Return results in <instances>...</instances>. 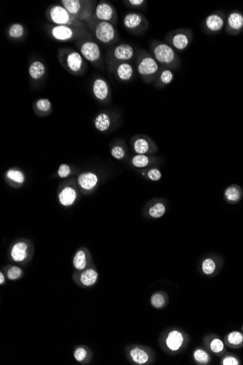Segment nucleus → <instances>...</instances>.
<instances>
[{
    "mask_svg": "<svg viewBox=\"0 0 243 365\" xmlns=\"http://www.w3.org/2000/svg\"><path fill=\"white\" fill-rule=\"evenodd\" d=\"M184 342L182 334L178 331H172L166 339V344L171 351H177L180 349Z\"/></svg>",
    "mask_w": 243,
    "mask_h": 365,
    "instance_id": "obj_25",
    "label": "nucleus"
},
{
    "mask_svg": "<svg viewBox=\"0 0 243 365\" xmlns=\"http://www.w3.org/2000/svg\"><path fill=\"white\" fill-rule=\"evenodd\" d=\"M131 149L133 153L138 155H150L158 151L156 143L146 135L138 134L133 136L131 140Z\"/></svg>",
    "mask_w": 243,
    "mask_h": 365,
    "instance_id": "obj_13",
    "label": "nucleus"
},
{
    "mask_svg": "<svg viewBox=\"0 0 243 365\" xmlns=\"http://www.w3.org/2000/svg\"><path fill=\"white\" fill-rule=\"evenodd\" d=\"M96 21L108 22L116 26L118 22L115 7L106 1H101L96 7L94 17Z\"/></svg>",
    "mask_w": 243,
    "mask_h": 365,
    "instance_id": "obj_14",
    "label": "nucleus"
},
{
    "mask_svg": "<svg viewBox=\"0 0 243 365\" xmlns=\"http://www.w3.org/2000/svg\"><path fill=\"white\" fill-rule=\"evenodd\" d=\"M113 124L112 118L106 113H101L96 116L94 125L98 131L105 132L110 129Z\"/></svg>",
    "mask_w": 243,
    "mask_h": 365,
    "instance_id": "obj_23",
    "label": "nucleus"
},
{
    "mask_svg": "<svg viewBox=\"0 0 243 365\" xmlns=\"http://www.w3.org/2000/svg\"><path fill=\"white\" fill-rule=\"evenodd\" d=\"M242 32L243 13L239 10H233L227 16L225 32L230 36H237Z\"/></svg>",
    "mask_w": 243,
    "mask_h": 365,
    "instance_id": "obj_15",
    "label": "nucleus"
},
{
    "mask_svg": "<svg viewBox=\"0 0 243 365\" xmlns=\"http://www.w3.org/2000/svg\"><path fill=\"white\" fill-rule=\"evenodd\" d=\"M210 348L212 352L216 353V354H220L224 351L225 346H224V342L222 340L214 339L210 342Z\"/></svg>",
    "mask_w": 243,
    "mask_h": 365,
    "instance_id": "obj_39",
    "label": "nucleus"
},
{
    "mask_svg": "<svg viewBox=\"0 0 243 365\" xmlns=\"http://www.w3.org/2000/svg\"><path fill=\"white\" fill-rule=\"evenodd\" d=\"M74 358L78 361H82L87 356V351L83 348H78L74 354Z\"/></svg>",
    "mask_w": 243,
    "mask_h": 365,
    "instance_id": "obj_45",
    "label": "nucleus"
},
{
    "mask_svg": "<svg viewBox=\"0 0 243 365\" xmlns=\"http://www.w3.org/2000/svg\"><path fill=\"white\" fill-rule=\"evenodd\" d=\"M128 149L123 142L119 141L114 144L111 149V155L115 160H124L128 157Z\"/></svg>",
    "mask_w": 243,
    "mask_h": 365,
    "instance_id": "obj_27",
    "label": "nucleus"
},
{
    "mask_svg": "<svg viewBox=\"0 0 243 365\" xmlns=\"http://www.w3.org/2000/svg\"><path fill=\"white\" fill-rule=\"evenodd\" d=\"M131 356L135 362L139 364H145L147 362L148 359L147 354L142 349H138V348H136L131 351Z\"/></svg>",
    "mask_w": 243,
    "mask_h": 365,
    "instance_id": "obj_32",
    "label": "nucleus"
},
{
    "mask_svg": "<svg viewBox=\"0 0 243 365\" xmlns=\"http://www.w3.org/2000/svg\"><path fill=\"white\" fill-rule=\"evenodd\" d=\"M7 177L13 182L18 184H23L25 181V176L23 172L19 170H11L8 171L6 174Z\"/></svg>",
    "mask_w": 243,
    "mask_h": 365,
    "instance_id": "obj_36",
    "label": "nucleus"
},
{
    "mask_svg": "<svg viewBox=\"0 0 243 365\" xmlns=\"http://www.w3.org/2000/svg\"><path fill=\"white\" fill-rule=\"evenodd\" d=\"M136 69L140 77L145 83L154 84L163 68L151 53L141 50L136 57Z\"/></svg>",
    "mask_w": 243,
    "mask_h": 365,
    "instance_id": "obj_2",
    "label": "nucleus"
},
{
    "mask_svg": "<svg viewBox=\"0 0 243 365\" xmlns=\"http://www.w3.org/2000/svg\"><path fill=\"white\" fill-rule=\"evenodd\" d=\"M22 274V270L18 267L13 266L10 268L8 272V277L9 279L15 280L19 278Z\"/></svg>",
    "mask_w": 243,
    "mask_h": 365,
    "instance_id": "obj_42",
    "label": "nucleus"
},
{
    "mask_svg": "<svg viewBox=\"0 0 243 365\" xmlns=\"http://www.w3.org/2000/svg\"><path fill=\"white\" fill-rule=\"evenodd\" d=\"M194 357H195L197 362L202 363V364H206V363L208 362L209 359H210V356H209L208 354L203 350L201 349L195 351Z\"/></svg>",
    "mask_w": 243,
    "mask_h": 365,
    "instance_id": "obj_40",
    "label": "nucleus"
},
{
    "mask_svg": "<svg viewBox=\"0 0 243 365\" xmlns=\"http://www.w3.org/2000/svg\"><path fill=\"white\" fill-rule=\"evenodd\" d=\"M159 158L150 155H133L130 160V163L136 169H147L157 164Z\"/></svg>",
    "mask_w": 243,
    "mask_h": 365,
    "instance_id": "obj_18",
    "label": "nucleus"
},
{
    "mask_svg": "<svg viewBox=\"0 0 243 365\" xmlns=\"http://www.w3.org/2000/svg\"><path fill=\"white\" fill-rule=\"evenodd\" d=\"M166 212V207L162 201H157L148 209V215L155 219L163 217Z\"/></svg>",
    "mask_w": 243,
    "mask_h": 365,
    "instance_id": "obj_29",
    "label": "nucleus"
},
{
    "mask_svg": "<svg viewBox=\"0 0 243 365\" xmlns=\"http://www.w3.org/2000/svg\"><path fill=\"white\" fill-rule=\"evenodd\" d=\"M50 36L60 42L76 41L87 37L89 32L85 28L69 26L50 25L48 28Z\"/></svg>",
    "mask_w": 243,
    "mask_h": 365,
    "instance_id": "obj_6",
    "label": "nucleus"
},
{
    "mask_svg": "<svg viewBox=\"0 0 243 365\" xmlns=\"http://www.w3.org/2000/svg\"><path fill=\"white\" fill-rule=\"evenodd\" d=\"M217 268V263L214 258H207L202 261V269L206 275H212L215 273Z\"/></svg>",
    "mask_w": 243,
    "mask_h": 365,
    "instance_id": "obj_33",
    "label": "nucleus"
},
{
    "mask_svg": "<svg viewBox=\"0 0 243 365\" xmlns=\"http://www.w3.org/2000/svg\"><path fill=\"white\" fill-rule=\"evenodd\" d=\"M87 37L79 40V43L77 44L79 53L86 61L99 67L102 62L100 47L95 41Z\"/></svg>",
    "mask_w": 243,
    "mask_h": 365,
    "instance_id": "obj_11",
    "label": "nucleus"
},
{
    "mask_svg": "<svg viewBox=\"0 0 243 365\" xmlns=\"http://www.w3.org/2000/svg\"><path fill=\"white\" fill-rule=\"evenodd\" d=\"M60 4L76 18L85 23L92 21L95 12V3L82 0H62Z\"/></svg>",
    "mask_w": 243,
    "mask_h": 365,
    "instance_id": "obj_5",
    "label": "nucleus"
},
{
    "mask_svg": "<svg viewBox=\"0 0 243 365\" xmlns=\"http://www.w3.org/2000/svg\"><path fill=\"white\" fill-rule=\"evenodd\" d=\"M59 62L67 72L74 75H80L85 69V59L79 52L72 48H62L58 50Z\"/></svg>",
    "mask_w": 243,
    "mask_h": 365,
    "instance_id": "obj_3",
    "label": "nucleus"
},
{
    "mask_svg": "<svg viewBox=\"0 0 243 365\" xmlns=\"http://www.w3.org/2000/svg\"><path fill=\"white\" fill-rule=\"evenodd\" d=\"M141 175L147 177L148 180L153 181V182H158L161 180L162 177H163L161 171L156 167H151L146 171H143L141 172Z\"/></svg>",
    "mask_w": 243,
    "mask_h": 365,
    "instance_id": "obj_34",
    "label": "nucleus"
},
{
    "mask_svg": "<svg viewBox=\"0 0 243 365\" xmlns=\"http://www.w3.org/2000/svg\"><path fill=\"white\" fill-rule=\"evenodd\" d=\"M77 191L72 187H64L58 195L59 202L64 207H69L77 199Z\"/></svg>",
    "mask_w": 243,
    "mask_h": 365,
    "instance_id": "obj_22",
    "label": "nucleus"
},
{
    "mask_svg": "<svg viewBox=\"0 0 243 365\" xmlns=\"http://www.w3.org/2000/svg\"><path fill=\"white\" fill-rule=\"evenodd\" d=\"M96 40L106 45H114L119 40V35L114 25L108 22L99 21L94 27Z\"/></svg>",
    "mask_w": 243,
    "mask_h": 365,
    "instance_id": "obj_9",
    "label": "nucleus"
},
{
    "mask_svg": "<svg viewBox=\"0 0 243 365\" xmlns=\"http://www.w3.org/2000/svg\"><path fill=\"white\" fill-rule=\"evenodd\" d=\"M5 280H6V279H5V276L3 275V273H0V284L3 285V284L4 283Z\"/></svg>",
    "mask_w": 243,
    "mask_h": 365,
    "instance_id": "obj_46",
    "label": "nucleus"
},
{
    "mask_svg": "<svg viewBox=\"0 0 243 365\" xmlns=\"http://www.w3.org/2000/svg\"><path fill=\"white\" fill-rule=\"evenodd\" d=\"M151 55L163 69L178 70L181 66V59L178 53L168 43L153 40L150 44Z\"/></svg>",
    "mask_w": 243,
    "mask_h": 365,
    "instance_id": "obj_1",
    "label": "nucleus"
},
{
    "mask_svg": "<svg viewBox=\"0 0 243 365\" xmlns=\"http://www.w3.org/2000/svg\"><path fill=\"white\" fill-rule=\"evenodd\" d=\"M227 15L224 12L218 11L210 13L201 23L202 32L207 35H215L225 28Z\"/></svg>",
    "mask_w": 243,
    "mask_h": 365,
    "instance_id": "obj_12",
    "label": "nucleus"
},
{
    "mask_svg": "<svg viewBox=\"0 0 243 365\" xmlns=\"http://www.w3.org/2000/svg\"><path fill=\"white\" fill-rule=\"evenodd\" d=\"M226 341L230 347H239L243 345V334L239 331H233L227 334Z\"/></svg>",
    "mask_w": 243,
    "mask_h": 365,
    "instance_id": "obj_30",
    "label": "nucleus"
},
{
    "mask_svg": "<svg viewBox=\"0 0 243 365\" xmlns=\"http://www.w3.org/2000/svg\"><path fill=\"white\" fill-rule=\"evenodd\" d=\"M112 73L118 80L123 82H127L134 77L135 72L132 64L130 62H124L116 65Z\"/></svg>",
    "mask_w": 243,
    "mask_h": 365,
    "instance_id": "obj_17",
    "label": "nucleus"
},
{
    "mask_svg": "<svg viewBox=\"0 0 243 365\" xmlns=\"http://www.w3.org/2000/svg\"><path fill=\"white\" fill-rule=\"evenodd\" d=\"M35 106L40 113H49L52 108L51 101L48 99H45V98L40 99L35 103Z\"/></svg>",
    "mask_w": 243,
    "mask_h": 365,
    "instance_id": "obj_37",
    "label": "nucleus"
},
{
    "mask_svg": "<svg viewBox=\"0 0 243 365\" xmlns=\"http://www.w3.org/2000/svg\"><path fill=\"white\" fill-rule=\"evenodd\" d=\"M98 278V273L95 270H86L81 274L80 280L86 287H90L96 283Z\"/></svg>",
    "mask_w": 243,
    "mask_h": 365,
    "instance_id": "obj_28",
    "label": "nucleus"
},
{
    "mask_svg": "<svg viewBox=\"0 0 243 365\" xmlns=\"http://www.w3.org/2000/svg\"><path fill=\"white\" fill-rule=\"evenodd\" d=\"M79 185L86 190H91L97 185L99 177L94 172H84L77 179Z\"/></svg>",
    "mask_w": 243,
    "mask_h": 365,
    "instance_id": "obj_20",
    "label": "nucleus"
},
{
    "mask_svg": "<svg viewBox=\"0 0 243 365\" xmlns=\"http://www.w3.org/2000/svg\"><path fill=\"white\" fill-rule=\"evenodd\" d=\"M242 330H243V327H242Z\"/></svg>",
    "mask_w": 243,
    "mask_h": 365,
    "instance_id": "obj_47",
    "label": "nucleus"
},
{
    "mask_svg": "<svg viewBox=\"0 0 243 365\" xmlns=\"http://www.w3.org/2000/svg\"><path fill=\"white\" fill-rule=\"evenodd\" d=\"M151 302L153 305L157 308H160L164 305L165 298L161 294H155L151 298Z\"/></svg>",
    "mask_w": 243,
    "mask_h": 365,
    "instance_id": "obj_41",
    "label": "nucleus"
},
{
    "mask_svg": "<svg viewBox=\"0 0 243 365\" xmlns=\"http://www.w3.org/2000/svg\"><path fill=\"white\" fill-rule=\"evenodd\" d=\"M46 73V67L40 61H34L30 64L28 74L34 80H40Z\"/></svg>",
    "mask_w": 243,
    "mask_h": 365,
    "instance_id": "obj_24",
    "label": "nucleus"
},
{
    "mask_svg": "<svg viewBox=\"0 0 243 365\" xmlns=\"http://www.w3.org/2000/svg\"><path fill=\"white\" fill-rule=\"evenodd\" d=\"M136 57V51L132 45L123 43L115 45L107 53V66L109 72L112 73L116 65L124 62H131Z\"/></svg>",
    "mask_w": 243,
    "mask_h": 365,
    "instance_id": "obj_7",
    "label": "nucleus"
},
{
    "mask_svg": "<svg viewBox=\"0 0 243 365\" xmlns=\"http://www.w3.org/2000/svg\"><path fill=\"white\" fill-rule=\"evenodd\" d=\"M123 4L133 9H145L147 6V2L145 0H128L123 1Z\"/></svg>",
    "mask_w": 243,
    "mask_h": 365,
    "instance_id": "obj_38",
    "label": "nucleus"
},
{
    "mask_svg": "<svg viewBox=\"0 0 243 365\" xmlns=\"http://www.w3.org/2000/svg\"><path fill=\"white\" fill-rule=\"evenodd\" d=\"M46 17L53 25L86 29V24L76 18L62 5H53L46 11Z\"/></svg>",
    "mask_w": 243,
    "mask_h": 365,
    "instance_id": "obj_4",
    "label": "nucleus"
},
{
    "mask_svg": "<svg viewBox=\"0 0 243 365\" xmlns=\"http://www.w3.org/2000/svg\"><path fill=\"white\" fill-rule=\"evenodd\" d=\"M243 198V189L237 184L228 186L224 191V199L228 204H237Z\"/></svg>",
    "mask_w": 243,
    "mask_h": 365,
    "instance_id": "obj_19",
    "label": "nucleus"
},
{
    "mask_svg": "<svg viewBox=\"0 0 243 365\" xmlns=\"http://www.w3.org/2000/svg\"><path fill=\"white\" fill-rule=\"evenodd\" d=\"M123 26L128 32L135 35H143L147 31L149 22L140 13H128L123 18Z\"/></svg>",
    "mask_w": 243,
    "mask_h": 365,
    "instance_id": "obj_10",
    "label": "nucleus"
},
{
    "mask_svg": "<svg viewBox=\"0 0 243 365\" xmlns=\"http://www.w3.org/2000/svg\"><path fill=\"white\" fill-rule=\"evenodd\" d=\"M93 94L97 100L109 101L111 99V89L107 81L101 77H97L93 82Z\"/></svg>",
    "mask_w": 243,
    "mask_h": 365,
    "instance_id": "obj_16",
    "label": "nucleus"
},
{
    "mask_svg": "<svg viewBox=\"0 0 243 365\" xmlns=\"http://www.w3.org/2000/svg\"><path fill=\"white\" fill-rule=\"evenodd\" d=\"M70 174L71 168L69 165L65 164V163L60 164L58 171V175L60 178H67L70 175Z\"/></svg>",
    "mask_w": 243,
    "mask_h": 365,
    "instance_id": "obj_43",
    "label": "nucleus"
},
{
    "mask_svg": "<svg viewBox=\"0 0 243 365\" xmlns=\"http://www.w3.org/2000/svg\"><path fill=\"white\" fill-rule=\"evenodd\" d=\"M25 29L24 26L21 23H13L11 25L8 30V35L10 38L18 40L24 36Z\"/></svg>",
    "mask_w": 243,
    "mask_h": 365,
    "instance_id": "obj_31",
    "label": "nucleus"
},
{
    "mask_svg": "<svg viewBox=\"0 0 243 365\" xmlns=\"http://www.w3.org/2000/svg\"><path fill=\"white\" fill-rule=\"evenodd\" d=\"M27 248L28 246L26 243H16L11 250V257L13 260L16 262H21L26 259Z\"/></svg>",
    "mask_w": 243,
    "mask_h": 365,
    "instance_id": "obj_26",
    "label": "nucleus"
},
{
    "mask_svg": "<svg viewBox=\"0 0 243 365\" xmlns=\"http://www.w3.org/2000/svg\"><path fill=\"white\" fill-rule=\"evenodd\" d=\"M175 78V74L173 70L169 69H162L158 78L154 82V86L157 89H163L169 86Z\"/></svg>",
    "mask_w": 243,
    "mask_h": 365,
    "instance_id": "obj_21",
    "label": "nucleus"
},
{
    "mask_svg": "<svg viewBox=\"0 0 243 365\" xmlns=\"http://www.w3.org/2000/svg\"><path fill=\"white\" fill-rule=\"evenodd\" d=\"M194 32L190 28H180L173 30L165 36L166 43L175 51L184 52L192 45Z\"/></svg>",
    "mask_w": 243,
    "mask_h": 365,
    "instance_id": "obj_8",
    "label": "nucleus"
},
{
    "mask_svg": "<svg viewBox=\"0 0 243 365\" xmlns=\"http://www.w3.org/2000/svg\"><path fill=\"white\" fill-rule=\"evenodd\" d=\"M74 267L78 270H83L87 265L85 253L83 251H77L73 260Z\"/></svg>",
    "mask_w": 243,
    "mask_h": 365,
    "instance_id": "obj_35",
    "label": "nucleus"
},
{
    "mask_svg": "<svg viewBox=\"0 0 243 365\" xmlns=\"http://www.w3.org/2000/svg\"><path fill=\"white\" fill-rule=\"evenodd\" d=\"M222 364L223 365H239L240 364L239 360L236 356H225L224 359H222Z\"/></svg>",
    "mask_w": 243,
    "mask_h": 365,
    "instance_id": "obj_44",
    "label": "nucleus"
}]
</instances>
